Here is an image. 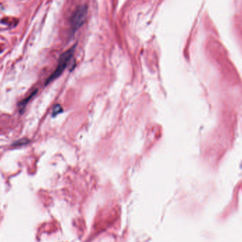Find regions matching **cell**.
<instances>
[{"label": "cell", "mask_w": 242, "mask_h": 242, "mask_svg": "<svg viewBox=\"0 0 242 242\" xmlns=\"http://www.w3.org/2000/svg\"><path fill=\"white\" fill-rule=\"evenodd\" d=\"M87 14L88 6L86 4L79 5L75 9L70 18V26L72 34H74L84 24L87 18Z\"/></svg>", "instance_id": "1"}, {"label": "cell", "mask_w": 242, "mask_h": 242, "mask_svg": "<svg viewBox=\"0 0 242 242\" xmlns=\"http://www.w3.org/2000/svg\"><path fill=\"white\" fill-rule=\"evenodd\" d=\"M75 48L76 45H74V46H73L72 47L70 48V49L66 50L64 53H63L60 56L58 61V65H57L55 70L53 72V74H52V75L49 77L48 79L47 80V81H46V85L50 83V82L55 80L56 78H57L62 75L63 71L64 70V69L66 68V67H67V65H68L70 59L72 58V57L73 55H74Z\"/></svg>", "instance_id": "2"}, {"label": "cell", "mask_w": 242, "mask_h": 242, "mask_svg": "<svg viewBox=\"0 0 242 242\" xmlns=\"http://www.w3.org/2000/svg\"><path fill=\"white\" fill-rule=\"evenodd\" d=\"M62 109L61 106H60V104H56V105L53 107V117H55L56 115L59 114L60 112H62Z\"/></svg>", "instance_id": "3"}]
</instances>
